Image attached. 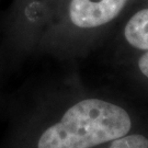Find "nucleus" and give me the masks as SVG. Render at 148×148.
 Wrapping results in <instances>:
<instances>
[{"instance_id": "obj_3", "label": "nucleus", "mask_w": 148, "mask_h": 148, "mask_svg": "<svg viewBox=\"0 0 148 148\" xmlns=\"http://www.w3.org/2000/svg\"><path fill=\"white\" fill-rule=\"evenodd\" d=\"M124 35L133 47L148 51V9L139 10L130 19Z\"/></svg>"}, {"instance_id": "obj_5", "label": "nucleus", "mask_w": 148, "mask_h": 148, "mask_svg": "<svg viewBox=\"0 0 148 148\" xmlns=\"http://www.w3.org/2000/svg\"><path fill=\"white\" fill-rule=\"evenodd\" d=\"M138 67L140 73L148 78V51L138 60Z\"/></svg>"}, {"instance_id": "obj_4", "label": "nucleus", "mask_w": 148, "mask_h": 148, "mask_svg": "<svg viewBox=\"0 0 148 148\" xmlns=\"http://www.w3.org/2000/svg\"><path fill=\"white\" fill-rule=\"evenodd\" d=\"M109 148H148V138L140 134L126 135L113 140Z\"/></svg>"}, {"instance_id": "obj_2", "label": "nucleus", "mask_w": 148, "mask_h": 148, "mask_svg": "<svg viewBox=\"0 0 148 148\" xmlns=\"http://www.w3.org/2000/svg\"><path fill=\"white\" fill-rule=\"evenodd\" d=\"M127 0H71L69 16L76 27L93 29L112 21Z\"/></svg>"}, {"instance_id": "obj_1", "label": "nucleus", "mask_w": 148, "mask_h": 148, "mask_svg": "<svg viewBox=\"0 0 148 148\" xmlns=\"http://www.w3.org/2000/svg\"><path fill=\"white\" fill-rule=\"evenodd\" d=\"M132 120L123 108L101 99H85L41 135L37 148H92L126 136Z\"/></svg>"}]
</instances>
